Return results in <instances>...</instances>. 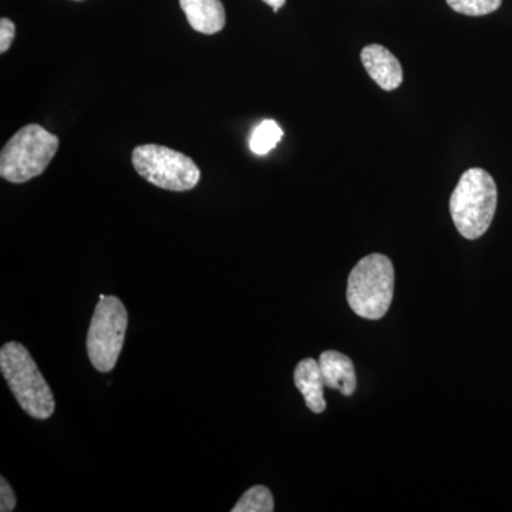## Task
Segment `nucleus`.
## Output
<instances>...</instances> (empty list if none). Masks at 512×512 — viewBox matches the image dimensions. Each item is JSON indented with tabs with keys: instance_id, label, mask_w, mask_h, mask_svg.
<instances>
[{
	"instance_id": "nucleus-1",
	"label": "nucleus",
	"mask_w": 512,
	"mask_h": 512,
	"mask_svg": "<svg viewBox=\"0 0 512 512\" xmlns=\"http://www.w3.org/2000/svg\"><path fill=\"white\" fill-rule=\"evenodd\" d=\"M0 372L20 407L30 417L46 420L55 413L56 403L52 389L22 343L9 342L2 346Z\"/></svg>"
},
{
	"instance_id": "nucleus-2",
	"label": "nucleus",
	"mask_w": 512,
	"mask_h": 512,
	"mask_svg": "<svg viewBox=\"0 0 512 512\" xmlns=\"http://www.w3.org/2000/svg\"><path fill=\"white\" fill-rule=\"evenodd\" d=\"M498 191L494 178L483 168L461 175L450 197V212L457 231L467 239L483 237L494 220Z\"/></svg>"
},
{
	"instance_id": "nucleus-3",
	"label": "nucleus",
	"mask_w": 512,
	"mask_h": 512,
	"mask_svg": "<svg viewBox=\"0 0 512 512\" xmlns=\"http://www.w3.org/2000/svg\"><path fill=\"white\" fill-rule=\"evenodd\" d=\"M394 266L387 256L370 254L357 262L348 279L349 306L360 318L382 319L392 305Z\"/></svg>"
},
{
	"instance_id": "nucleus-4",
	"label": "nucleus",
	"mask_w": 512,
	"mask_h": 512,
	"mask_svg": "<svg viewBox=\"0 0 512 512\" xmlns=\"http://www.w3.org/2000/svg\"><path fill=\"white\" fill-rule=\"evenodd\" d=\"M59 150V138L39 124L20 128L0 153V177L13 184L28 183L45 173Z\"/></svg>"
},
{
	"instance_id": "nucleus-5",
	"label": "nucleus",
	"mask_w": 512,
	"mask_h": 512,
	"mask_svg": "<svg viewBox=\"0 0 512 512\" xmlns=\"http://www.w3.org/2000/svg\"><path fill=\"white\" fill-rule=\"evenodd\" d=\"M127 325V309L119 298L99 299L87 333V355L94 369L101 373L114 369L123 349Z\"/></svg>"
},
{
	"instance_id": "nucleus-6",
	"label": "nucleus",
	"mask_w": 512,
	"mask_h": 512,
	"mask_svg": "<svg viewBox=\"0 0 512 512\" xmlns=\"http://www.w3.org/2000/svg\"><path fill=\"white\" fill-rule=\"evenodd\" d=\"M133 165L140 177L168 191H190L200 183L201 171L190 157L171 148L146 144L133 151Z\"/></svg>"
},
{
	"instance_id": "nucleus-7",
	"label": "nucleus",
	"mask_w": 512,
	"mask_h": 512,
	"mask_svg": "<svg viewBox=\"0 0 512 512\" xmlns=\"http://www.w3.org/2000/svg\"><path fill=\"white\" fill-rule=\"evenodd\" d=\"M363 66L367 74L375 80L380 89L386 92L399 89L403 83V67L397 57L386 47L369 45L362 50Z\"/></svg>"
},
{
	"instance_id": "nucleus-8",
	"label": "nucleus",
	"mask_w": 512,
	"mask_h": 512,
	"mask_svg": "<svg viewBox=\"0 0 512 512\" xmlns=\"http://www.w3.org/2000/svg\"><path fill=\"white\" fill-rule=\"evenodd\" d=\"M293 382L302 393L306 406L311 412L316 414L325 412L326 400L323 393H325L326 384L319 360L311 357L301 360L293 373Z\"/></svg>"
},
{
	"instance_id": "nucleus-9",
	"label": "nucleus",
	"mask_w": 512,
	"mask_h": 512,
	"mask_svg": "<svg viewBox=\"0 0 512 512\" xmlns=\"http://www.w3.org/2000/svg\"><path fill=\"white\" fill-rule=\"evenodd\" d=\"M319 365L326 387L339 390L343 396H352L355 393L356 370L350 357L336 350H326L319 357Z\"/></svg>"
},
{
	"instance_id": "nucleus-10",
	"label": "nucleus",
	"mask_w": 512,
	"mask_h": 512,
	"mask_svg": "<svg viewBox=\"0 0 512 512\" xmlns=\"http://www.w3.org/2000/svg\"><path fill=\"white\" fill-rule=\"evenodd\" d=\"M191 28L202 35H215L225 28V9L221 0H180Z\"/></svg>"
},
{
	"instance_id": "nucleus-11",
	"label": "nucleus",
	"mask_w": 512,
	"mask_h": 512,
	"mask_svg": "<svg viewBox=\"0 0 512 512\" xmlns=\"http://www.w3.org/2000/svg\"><path fill=\"white\" fill-rule=\"evenodd\" d=\"M284 136V131L278 126V123L274 120H265L255 128L252 133L251 141H249V147H251L252 153L258 154V156H265L269 151L274 150L278 146Z\"/></svg>"
},
{
	"instance_id": "nucleus-12",
	"label": "nucleus",
	"mask_w": 512,
	"mask_h": 512,
	"mask_svg": "<svg viewBox=\"0 0 512 512\" xmlns=\"http://www.w3.org/2000/svg\"><path fill=\"white\" fill-rule=\"evenodd\" d=\"M274 495L265 485H254L239 498L232 512H272L274 511Z\"/></svg>"
},
{
	"instance_id": "nucleus-13",
	"label": "nucleus",
	"mask_w": 512,
	"mask_h": 512,
	"mask_svg": "<svg viewBox=\"0 0 512 512\" xmlns=\"http://www.w3.org/2000/svg\"><path fill=\"white\" fill-rule=\"evenodd\" d=\"M503 0H447L454 12L466 16H485L500 9Z\"/></svg>"
},
{
	"instance_id": "nucleus-14",
	"label": "nucleus",
	"mask_w": 512,
	"mask_h": 512,
	"mask_svg": "<svg viewBox=\"0 0 512 512\" xmlns=\"http://www.w3.org/2000/svg\"><path fill=\"white\" fill-rule=\"evenodd\" d=\"M16 36V26L12 20L2 18L0 20V53H6L12 46Z\"/></svg>"
},
{
	"instance_id": "nucleus-15",
	"label": "nucleus",
	"mask_w": 512,
	"mask_h": 512,
	"mask_svg": "<svg viewBox=\"0 0 512 512\" xmlns=\"http://www.w3.org/2000/svg\"><path fill=\"white\" fill-rule=\"evenodd\" d=\"M0 511L10 512L16 508V495L5 477L0 478Z\"/></svg>"
},
{
	"instance_id": "nucleus-16",
	"label": "nucleus",
	"mask_w": 512,
	"mask_h": 512,
	"mask_svg": "<svg viewBox=\"0 0 512 512\" xmlns=\"http://www.w3.org/2000/svg\"><path fill=\"white\" fill-rule=\"evenodd\" d=\"M264 2L266 3V5L272 6L274 12H278V10L285 5L286 0H264Z\"/></svg>"
}]
</instances>
